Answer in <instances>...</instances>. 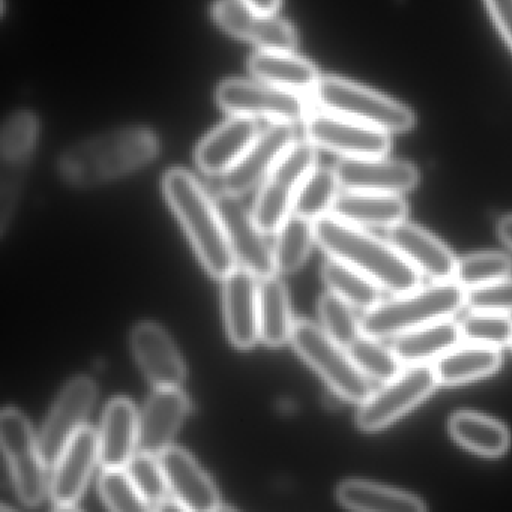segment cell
<instances>
[{
	"label": "cell",
	"instance_id": "cell-1",
	"mask_svg": "<svg viewBox=\"0 0 512 512\" xmlns=\"http://www.w3.org/2000/svg\"><path fill=\"white\" fill-rule=\"evenodd\" d=\"M158 149V139L152 131L119 128L67 149L59 160V175L71 187H100L148 166L157 157Z\"/></svg>",
	"mask_w": 512,
	"mask_h": 512
},
{
	"label": "cell",
	"instance_id": "cell-2",
	"mask_svg": "<svg viewBox=\"0 0 512 512\" xmlns=\"http://www.w3.org/2000/svg\"><path fill=\"white\" fill-rule=\"evenodd\" d=\"M314 232L317 244L331 259L352 266L382 289L394 295L418 289L421 283L419 272L391 242L382 241L334 214L314 221Z\"/></svg>",
	"mask_w": 512,
	"mask_h": 512
},
{
	"label": "cell",
	"instance_id": "cell-3",
	"mask_svg": "<svg viewBox=\"0 0 512 512\" xmlns=\"http://www.w3.org/2000/svg\"><path fill=\"white\" fill-rule=\"evenodd\" d=\"M163 191L203 268L223 280L236 268V259L215 200L184 169H172L164 175Z\"/></svg>",
	"mask_w": 512,
	"mask_h": 512
},
{
	"label": "cell",
	"instance_id": "cell-4",
	"mask_svg": "<svg viewBox=\"0 0 512 512\" xmlns=\"http://www.w3.org/2000/svg\"><path fill=\"white\" fill-rule=\"evenodd\" d=\"M466 304V289L457 281H436L428 287L395 295L379 302L361 317L362 334L374 338L397 337L403 332L451 319Z\"/></svg>",
	"mask_w": 512,
	"mask_h": 512
},
{
	"label": "cell",
	"instance_id": "cell-5",
	"mask_svg": "<svg viewBox=\"0 0 512 512\" xmlns=\"http://www.w3.org/2000/svg\"><path fill=\"white\" fill-rule=\"evenodd\" d=\"M313 98L323 112L353 119L386 133H404L415 125V116L403 106L379 92L338 77L320 79Z\"/></svg>",
	"mask_w": 512,
	"mask_h": 512
},
{
	"label": "cell",
	"instance_id": "cell-6",
	"mask_svg": "<svg viewBox=\"0 0 512 512\" xmlns=\"http://www.w3.org/2000/svg\"><path fill=\"white\" fill-rule=\"evenodd\" d=\"M290 341L298 355L320 374L338 397L361 404L371 394L367 377L353 362L346 347L332 340L325 329L310 320H296Z\"/></svg>",
	"mask_w": 512,
	"mask_h": 512
},
{
	"label": "cell",
	"instance_id": "cell-7",
	"mask_svg": "<svg viewBox=\"0 0 512 512\" xmlns=\"http://www.w3.org/2000/svg\"><path fill=\"white\" fill-rule=\"evenodd\" d=\"M316 167V146L308 140L295 142L260 184L253 215L266 235L277 233L281 224L292 215L296 196Z\"/></svg>",
	"mask_w": 512,
	"mask_h": 512
},
{
	"label": "cell",
	"instance_id": "cell-8",
	"mask_svg": "<svg viewBox=\"0 0 512 512\" xmlns=\"http://www.w3.org/2000/svg\"><path fill=\"white\" fill-rule=\"evenodd\" d=\"M0 443L20 500L28 506L40 505L50 490L49 464L40 437L35 436L28 418L16 407H5L0 415Z\"/></svg>",
	"mask_w": 512,
	"mask_h": 512
},
{
	"label": "cell",
	"instance_id": "cell-9",
	"mask_svg": "<svg viewBox=\"0 0 512 512\" xmlns=\"http://www.w3.org/2000/svg\"><path fill=\"white\" fill-rule=\"evenodd\" d=\"M217 103L232 116L266 119L272 124L295 125L311 115V103L304 94L260 80H226L218 86Z\"/></svg>",
	"mask_w": 512,
	"mask_h": 512
},
{
	"label": "cell",
	"instance_id": "cell-10",
	"mask_svg": "<svg viewBox=\"0 0 512 512\" xmlns=\"http://www.w3.org/2000/svg\"><path fill=\"white\" fill-rule=\"evenodd\" d=\"M434 368L428 365H409L397 377L385 383L379 391L371 392L356 415V424L362 431L383 430L404 413L424 401L437 385Z\"/></svg>",
	"mask_w": 512,
	"mask_h": 512
},
{
	"label": "cell",
	"instance_id": "cell-11",
	"mask_svg": "<svg viewBox=\"0 0 512 512\" xmlns=\"http://www.w3.org/2000/svg\"><path fill=\"white\" fill-rule=\"evenodd\" d=\"M305 134L316 148L344 158L385 157L391 149L386 131L334 113H311L305 121Z\"/></svg>",
	"mask_w": 512,
	"mask_h": 512
},
{
	"label": "cell",
	"instance_id": "cell-12",
	"mask_svg": "<svg viewBox=\"0 0 512 512\" xmlns=\"http://www.w3.org/2000/svg\"><path fill=\"white\" fill-rule=\"evenodd\" d=\"M236 194L221 191L215 197L227 241L232 248L236 262L241 268L247 269L256 275L259 280L277 274L275 266L274 248L269 247L266 233L260 229L254 220L253 212L245 208L244 203Z\"/></svg>",
	"mask_w": 512,
	"mask_h": 512
},
{
	"label": "cell",
	"instance_id": "cell-13",
	"mask_svg": "<svg viewBox=\"0 0 512 512\" xmlns=\"http://www.w3.org/2000/svg\"><path fill=\"white\" fill-rule=\"evenodd\" d=\"M212 16L227 34L254 44L260 50L293 52L298 46V34L289 22L256 10L242 0H217Z\"/></svg>",
	"mask_w": 512,
	"mask_h": 512
},
{
	"label": "cell",
	"instance_id": "cell-14",
	"mask_svg": "<svg viewBox=\"0 0 512 512\" xmlns=\"http://www.w3.org/2000/svg\"><path fill=\"white\" fill-rule=\"evenodd\" d=\"M97 395V385L88 376L74 377L59 392L40 434L41 449L49 466L55 464L71 437L85 425Z\"/></svg>",
	"mask_w": 512,
	"mask_h": 512
},
{
	"label": "cell",
	"instance_id": "cell-15",
	"mask_svg": "<svg viewBox=\"0 0 512 512\" xmlns=\"http://www.w3.org/2000/svg\"><path fill=\"white\" fill-rule=\"evenodd\" d=\"M100 461V439L89 425H83L53 464L50 496L58 509H74L86 490L95 464Z\"/></svg>",
	"mask_w": 512,
	"mask_h": 512
},
{
	"label": "cell",
	"instance_id": "cell-16",
	"mask_svg": "<svg viewBox=\"0 0 512 512\" xmlns=\"http://www.w3.org/2000/svg\"><path fill=\"white\" fill-rule=\"evenodd\" d=\"M295 142L292 125H272L259 134L236 166L221 176V191L242 196L253 190L265 181L266 176Z\"/></svg>",
	"mask_w": 512,
	"mask_h": 512
},
{
	"label": "cell",
	"instance_id": "cell-17",
	"mask_svg": "<svg viewBox=\"0 0 512 512\" xmlns=\"http://www.w3.org/2000/svg\"><path fill=\"white\" fill-rule=\"evenodd\" d=\"M227 335L238 349H251L260 338V280L245 268L223 278Z\"/></svg>",
	"mask_w": 512,
	"mask_h": 512
},
{
	"label": "cell",
	"instance_id": "cell-18",
	"mask_svg": "<svg viewBox=\"0 0 512 512\" xmlns=\"http://www.w3.org/2000/svg\"><path fill=\"white\" fill-rule=\"evenodd\" d=\"M170 494L185 511L211 512L221 509L220 493L208 473L179 446H169L158 455Z\"/></svg>",
	"mask_w": 512,
	"mask_h": 512
},
{
	"label": "cell",
	"instance_id": "cell-19",
	"mask_svg": "<svg viewBox=\"0 0 512 512\" xmlns=\"http://www.w3.org/2000/svg\"><path fill=\"white\" fill-rule=\"evenodd\" d=\"M338 181L346 191L403 194L418 185L419 173L406 161L374 158H343L335 166Z\"/></svg>",
	"mask_w": 512,
	"mask_h": 512
},
{
	"label": "cell",
	"instance_id": "cell-20",
	"mask_svg": "<svg viewBox=\"0 0 512 512\" xmlns=\"http://www.w3.org/2000/svg\"><path fill=\"white\" fill-rule=\"evenodd\" d=\"M137 364L155 388H179L187 376L184 359L175 343L157 323L142 322L131 332Z\"/></svg>",
	"mask_w": 512,
	"mask_h": 512
},
{
	"label": "cell",
	"instance_id": "cell-21",
	"mask_svg": "<svg viewBox=\"0 0 512 512\" xmlns=\"http://www.w3.org/2000/svg\"><path fill=\"white\" fill-rule=\"evenodd\" d=\"M190 412V400L179 388H155L139 413L137 449L160 455L172 446L173 437Z\"/></svg>",
	"mask_w": 512,
	"mask_h": 512
},
{
	"label": "cell",
	"instance_id": "cell-22",
	"mask_svg": "<svg viewBox=\"0 0 512 512\" xmlns=\"http://www.w3.org/2000/svg\"><path fill=\"white\" fill-rule=\"evenodd\" d=\"M388 241L419 274L427 275L434 281L454 280L457 259L446 245L427 230L403 221L388 229Z\"/></svg>",
	"mask_w": 512,
	"mask_h": 512
},
{
	"label": "cell",
	"instance_id": "cell-23",
	"mask_svg": "<svg viewBox=\"0 0 512 512\" xmlns=\"http://www.w3.org/2000/svg\"><path fill=\"white\" fill-rule=\"evenodd\" d=\"M259 134V125L254 119L233 116L197 146V166L208 175L223 176L244 157Z\"/></svg>",
	"mask_w": 512,
	"mask_h": 512
},
{
	"label": "cell",
	"instance_id": "cell-24",
	"mask_svg": "<svg viewBox=\"0 0 512 512\" xmlns=\"http://www.w3.org/2000/svg\"><path fill=\"white\" fill-rule=\"evenodd\" d=\"M98 439L103 469L127 467L139 442V412L133 401L118 397L107 404Z\"/></svg>",
	"mask_w": 512,
	"mask_h": 512
},
{
	"label": "cell",
	"instance_id": "cell-25",
	"mask_svg": "<svg viewBox=\"0 0 512 512\" xmlns=\"http://www.w3.org/2000/svg\"><path fill=\"white\" fill-rule=\"evenodd\" d=\"M406 200L400 194L346 191L335 200L331 214L359 227H391L406 220Z\"/></svg>",
	"mask_w": 512,
	"mask_h": 512
},
{
	"label": "cell",
	"instance_id": "cell-26",
	"mask_svg": "<svg viewBox=\"0 0 512 512\" xmlns=\"http://www.w3.org/2000/svg\"><path fill=\"white\" fill-rule=\"evenodd\" d=\"M248 70L254 79L298 94H313L319 83L317 68L292 52L262 50L251 56Z\"/></svg>",
	"mask_w": 512,
	"mask_h": 512
},
{
	"label": "cell",
	"instance_id": "cell-27",
	"mask_svg": "<svg viewBox=\"0 0 512 512\" xmlns=\"http://www.w3.org/2000/svg\"><path fill=\"white\" fill-rule=\"evenodd\" d=\"M394 350L401 364L422 365L439 359L458 346L460 326L451 319L439 320L394 337Z\"/></svg>",
	"mask_w": 512,
	"mask_h": 512
},
{
	"label": "cell",
	"instance_id": "cell-28",
	"mask_svg": "<svg viewBox=\"0 0 512 512\" xmlns=\"http://www.w3.org/2000/svg\"><path fill=\"white\" fill-rule=\"evenodd\" d=\"M502 353L497 347L466 343L440 356L434 364L437 382L442 385H461L490 376L499 370Z\"/></svg>",
	"mask_w": 512,
	"mask_h": 512
},
{
	"label": "cell",
	"instance_id": "cell-29",
	"mask_svg": "<svg viewBox=\"0 0 512 512\" xmlns=\"http://www.w3.org/2000/svg\"><path fill=\"white\" fill-rule=\"evenodd\" d=\"M337 500L344 508L362 512H421L425 505L406 491L376 482L350 479L337 488Z\"/></svg>",
	"mask_w": 512,
	"mask_h": 512
},
{
	"label": "cell",
	"instance_id": "cell-30",
	"mask_svg": "<svg viewBox=\"0 0 512 512\" xmlns=\"http://www.w3.org/2000/svg\"><path fill=\"white\" fill-rule=\"evenodd\" d=\"M260 340L269 347H281L292 338L295 320L289 293L277 274L260 280Z\"/></svg>",
	"mask_w": 512,
	"mask_h": 512
},
{
	"label": "cell",
	"instance_id": "cell-31",
	"mask_svg": "<svg viewBox=\"0 0 512 512\" xmlns=\"http://www.w3.org/2000/svg\"><path fill=\"white\" fill-rule=\"evenodd\" d=\"M449 433L464 448L484 457H500L509 446L502 422L475 412H458L449 421Z\"/></svg>",
	"mask_w": 512,
	"mask_h": 512
},
{
	"label": "cell",
	"instance_id": "cell-32",
	"mask_svg": "<svg viewBox=\"0 0 512 512\" xmlns=\"http://www.w3.org/2000/svg\"><path fill=\"white\" fill-rule=\"evenodd\" d=\"M322 277L329 292L340 296L353 308L367 311L382 302V287L346 263L328 260L323 265Z\"/></svg>",
	"mask_w": 512,
	"mask_h": 512
},
{
	"label": "cell",
	"instance_id": "cell-33",
	"mask_svg": "<svg viewBox=\"0 0 512 512\" xmlns=\"http://www.w3.org/2000/svg\"><path fill=\"white\" fill-rule=\"evenodd\" d=\"M275 235L274 259L277 272L293 274L304 265L316 241L314 221L292 214L281 224Z\"/></svg>",
	"mask_w": 512,
	"mask_h": 512
},
{
	"label": "cell",
	"instance_id": "cell-34",
	"mask_svg": "<svg viewBox=\"0 0 512 512\" xmlns=\"http://www.w3.org/2000/svg\"><path fill=\"white\" fill-rule=\"evenodd\" d=\"M340 187L335 170L316 167L302 184L292 214L301 215L311 221L331 214L335 200L340 196Z\"/></svg>",
	"mask_w": 512,
	"mask_h": 512
},
{
	"label": "cell",
	"instance_id": "cell-35",
	"mask_svg": "<svg viewBox=\"0 0 512 512\" xmlns=\"http://www.w3.org/2000/svg\"><path fill=\"white\" fill-rule=\"evenodd\" d=\"M125 469L148 509L169 508V502H172L173 497L158 455L136 452Z\"/></svg>",
	"mask_w": 512,
	"mask_h": 512
},
{
	"label": "cell",
	"instance_id": "cell-36",
	"mask_svg": "<svg viewBox=\"0 0 512 512\" xmlns=\"http://www.w3.org/2000/svg\"><path fill=\"white\" fill-rule=\"evenodd\" d=\"M347 352L367 379L386 383L403 371L392 347L383 346L379 338L362 334L347 347Z\"/></svg>",
	"mask_w": 512,
	"mask_h": 512
},
{
	"label": "cell",
	"instance_id": "cell-37",
	"mask_svg": "<svg viewBox=\"0 0 512 512\" xmlns=\"http://www.w3.org/2000/svg\"><path fill=\"white\" fill-rule=\"evenodd\" d=\"M40 134L37 116L31 112H16L7 119L2 130L4 164H28L34 154Z\"/></svg>",
	"mask_w": 512,
	"mask_h": 512
},
{
	"label": "cell",
	"instance_id": "cell-38",
	"mask_svg": "<svg viewBox=\"0 0 512 512\" xmlns=\"http://www.w3.org/2000/svg\"><path fill=\"white\" fill-rule=\"evenodd\" d=\"M461 340L482 346H508L512 340V320L508 314L473 311L460 323Z\"/></svg>",
	"mask_w": 512,
	"mask_h": 512
},
{
	"label": "cell",
	"instance_id": "cell-39",
	"mask_svg": "<svg viewBox=\"0 0 512 512\" xmlns=\"http://www.w3.org/2000/svg\"><path fill=\"white\" fill-rule=\"evenodd\" d=\"M511 257L503 253H476L457 263L454 281L464 289H475L506 278L511 272Z\"/></svg>",
	"mask_w": 512,
	"mask_h": 512
},
{
	"label": "cell",
	"instance_id": "cell-40",
	"mask_svg": "<svg viewBox=\"0 0 512 512\" xmlns=\"http://www.w3.org/2000/svg\"><path fill=\"white\" fill-rule=\"evenodd\" d=\"M319 314L326 334L346 349L361 337V322L356 319L352 305L335 293L328 292L320 298Z\"/></svg>",
	"mask_w": 512,
	"mask_h": 512
},
{
	"label": "cell",
	"instance_id": "cell-41",
	"mask_svg": "<svg viewBox=\"0 0 512 512\" xmlns=\"http://www.w3.org/2000/svg\"><path fill=\"white\" fill-rule=\"evenodd\" d=\"M100 493L113 511L136 512L148 509L127 469H104L100 478Z\"/></svg>",
	"mask_w": 512,
	"mask_h": 512
},
{
	"label": "cell",
	"instance_id": "cell-42",
	"mask_svg": "<svg viewBox=\"0 0 512 512\" xmlns=\"http://www.w3.org/2000/svg\"><path fill=\"white\" fill-rule=\"evenodd\" d=\"M466 305L473 311L512 314V278L466 290Z\"/></svg>",
	"mask_w": 512,
	"mask_h": 512
},
{
	"label": "cell",
	"instance_id": "cell-43",
	"mask_svg": "<svg viewBox=\"0 0 512 512\" xmlns=\"http://www.w3.org/2000/svg\"><path fill=\"white\" fill-rule=\"evenodd\" d=\"M26 166L28 164H5L4 166V176H2V233L4 235L19 202Z\"/></svg>",
	"mask_w": 512,
	"mask_h": 512
},
{
	"label": "cell",
	"instance_id": "cell-44",
	"mask_svg": "<svg viewBox=\"0 0 512 512\" xmlns=\"http://www.w3.org/2000/svg\"><path fill=\"white\" fill-rule=\"evenodd\" d=\"M494 25L512 49V0H485Z\"/></svg>",
	"mask_w": 512,
	"mask_h": 512
},
{
	"label": "cell",
	"instance_id": "cell-45",
	"mask_svg": "<svg viewBox=\"0 0 512 512\" xmlns=\"http://www.w3.org/2000/svg\"><path fill=\"white\" fill-rule=\"evenodd\" d=\"M242 2L263 13L275 14L281 7V0H242Z\"/></svg>",
	"mask_w": 512,
	"mask_h": 512
},
{
	"label": "cell",
	"instance_id": "cell-46",
	"mask_svg": "<svg viewBox=\"0 0 512 512\" xmlns=\"http://www.w3.org/2000/svg\"><path fill=\"white\" fill-rule=\"evenodd\" d=\"M497 233H499L503 244L512 248V215H506V217L500 220L499 226H497Z\"/></svg>",
	"mask_w": 512,
	"mask_h": 512
},
{
	"label": "cell",
	"instance_id": "cell-47",
	"mask_svg": "<svg viewBox=\"0 0 512 512\" xmlns=\"http://www.w3.org/2000/svg\"><path fill=\"white\" fill-rule=\"evenodd\" d=\"M511 346H512V340H511Z\"/></svg>",
	"mask_w": 512,
	"mask_h": 512
}]
</instances>
